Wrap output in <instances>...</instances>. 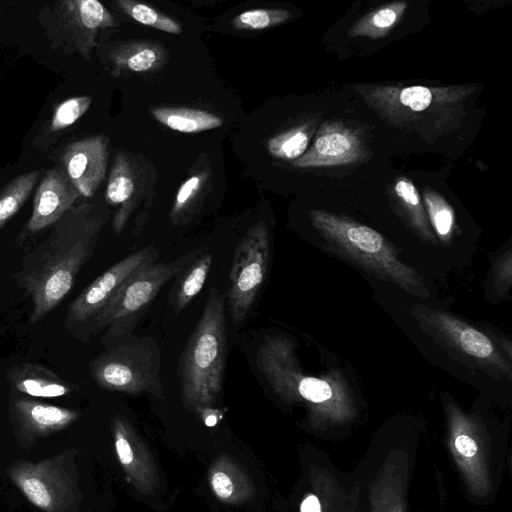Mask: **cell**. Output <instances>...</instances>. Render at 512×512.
I'll return each mask as SVG.
<instances>
[{
  "instance_id": "cell-23",
  "label": "cell",
  "mask_w": 512,
  "mask_h": 512,
  "mask_svg": "<svg viewBox=\"0 0 512 512\" xmlns=\"http://www.w3.org/2000/svg\"><path fill=\"white\" fill-rule=\"evenodd\" d=\"M394 194L411 225L426 240L434 241L420 195L412 181L407 177H399L394 185Z\"/></svg>"
},
{
  "instance_id": "cell-27",
  "label": "cell",
  "mask_w": 512,
  "mask_h": 512,
  "mask_svg": "<svg viewBox=\"0 0 512 512\" xmlns=\"http://www.w3.org/2000/svg\"><path fill=\"white\" fill-rule=\"evenodd\" d=\"M158 56L154 47L140 45L130 49H112L110 57L119 69L125 67L133 72H145L152 69Z\"/></svg>"
},
{
  "instance_id": "cell-30",
  "label": "cell",
  "mask_w": 512,
  "mask_h": 512,
  "mask_svg": "<svg viewBox=\"0 0 512 512\" xmlns=\"http://www.w3.org/2000/svg\"><path fill=\"white\" fill-rule=\"evenodd\" d=\"M231 470L232 468L228 464L221 465V467L217 465L210 477L214 493L225 501H236L238 498H243V492L238 489L241 484L234 483Z\"/></svg>"
},
{
  "instance_id": "cell-6",
  "label": "cell",
  "mask_w": 512,
  "mask_h": 512,
  "mask_svg": "<svg viewBox=\"0 0 512 512\" xmlns=\"http://www.w3.org/2000/svg\"><path fill=\"white\" fill-rule=\"evenodd\" d=\"M160 359L154 338L128 336L92 360L90 373L103 389L134 396L148 393L164 399Z\"/></svg>"
},
{
  "instance_id": "cell-12",
  "label": "cell",
  "mask_w": 512,
  "mask_h": 512,
  "mask_svg": "<svg viewBox=\"0 0 512 512\" xmlns=\"http://www.w3.org/2000/svg\"><path fill=\"white\" fill-rule=\"evenodd\" d=\"M368 151L359 133L342 122H324L311 148L294 160L300 168L344 165L364 160Z\"/></svg>"
},
{
  "instance_id": "cell-29",
  "label": "cell",
  "mask_w": 512,
  "mask_h": 512,
  "mask_svg": "<svg viewBox=\"0 0 512 512\" xmlns=\"http://www.w3.org/2000/svg\"><path fill=\"white\" fill-rule=\"evenodd\" d=\"M290 16L286 9H252L235 17L232 25L236 29L260 30L285 22Z\"/></svg>"
},
{
  "instance_id": "cell-18",
  "label": "cell",
  "mask_w": 512,
  "mask_h": 512,
  "mask_svg": "<svg viewBox=\"0 0 512 512\" xmlns=\"http://www.w3.org/2000/svg\"><path fill=\"white\" fill-rule=\"evenodd\" d=\"M161 124L183 133H196L222 125V119L207 111L191 108L160 107L151 110Z\"/></svg>"
},
{
  "instance_id": "cell-24",
  "label": "cell",
  "mask_w": 512,
  "mask_h": 512,
  "mask_svg": "<svg viewBox=\"0 0 512 512\" xmlns=\"http://www.w3.org/2000/svg\"><path fill=\"white\" fill-rule=\"evenodd\" d=\"M311 128L300 126L271 138L267 147L269 152L280 159L296 160L301 157L310 140Z\"/></svg>"
},
{
  "instance_id": "cell-20",
  "label": "cell",
  "mask_w": 512,
  "mask_h": 512,
  "mask_svg": "<svg viewBox=\"0 0 512 512\" xmlns=\"http://www.w3.org/2000/svg\"><path fill=\"white\" fill-rule=\"evenodd\" d=\"M212 261L213 255L211 253H205L197 257L179 278L173 290V300H171L175 314L182 312L202 290Z\"/></svg>"
},
{
  "instance_id": "cell-15",
  "label": "cell",
  "mask_w": 512,
  "mask_h": 512,
  "mask_svg": "<svg viewBox=\"0 0 512 512\" xmlns=\"http://www.w3.org/2000/svg\"><path fill=\"white\" fill-rule=\"evenodd\" d=\"M7 381L17 392L40 398H56L70 394L76 386L45 366L24 362L7 371Z\"/></svg>"
},
{
  "instance_id": "cell-10",
  "label": "cell",
  "mask_w": 512,
  "mask_h": 512,
  "mask_svg": "<svg viewBox=\"0 0 512 512\" xmlns=\"http://www.w3.org/2000/svg\"><path fill=\"white\" fill-rule=\"evenodd\" d=\"M9 474L28 500L45 512H64L73 500L72 481L56 459L17 463Z\"/></svg>"
},
{
  "instance_id": "cell-33",
  "label": "cell",
  "mask_w": 512,
  "mask_h": 512,
  "mask_svg": "<svg viewBox=\"0 0 512 512\" xmlns=\"http://www.w3.org/2000/svg\"><path fill=\"white\" fill-rule=\"evenodd\" d=\"M301 512H321L319 500L314 495L307 496L301 504Z\"/></svg>"
},
{
  "instance_id": "cell-8",
  "label": "cell",
  "mask_w": 512,
  "mask_h": 512,
  "mask_svg": "<svg viewBox=\"0 0 512 512\" xmlns=\"http://www.w3.org/2000/svg\"><path fill=\"white\" fill-rule=\"evenodd\" d=\"M269 262L267 227L258 222L238 242L233 254L227 295L234 325H240L253 307L266 280Z\"/></svg>"
},
{
  "instance_id": "cell-9",
  "label": "cell",
  "mask_w": 512,
  "mask_h": 512,
  "mask_svg": "<svg viewBox=\"0 0 512 512\" xmlns=\"http://www.w3.org/2000/svg\"><path fill=\"white\" fill-rule=\"evenodd\" d=\"M158 256L156 248L146 246L108 268L71 302L65 327L72 331L80 325L88 324L132 274L156 262Z\"/></svg>"
},
{
  "instance_id": "cell-16",
  "label": "cell",
  "mask_w": 512,
  "mask_h": 512,
  "mask_svg": "<svg viewBox=\"0 0 512 512\" xmlns=\"http://www.w3.org/2000/svg\"><path fill=\"white\" fill-rule=\"evenodd\" d=\"M432 316L439 330L466 354L496 364L501 362L491 340L485 334L447 315L436 313Z\"/></svg>"
},
{
  "instance_id": "cell-19",
  "label": "cell",
  "mask_w": 512,
  "mask_h": 512,
  "mask_svg": "<svg viewBox=\"0 0 512 512\" xmlns=\"http://www.w3.org/2000/svg\"><path fill=\"white\" fill-rule=\"evenodd\" d=\"M134 192V182L128 174L126 163L115 160L108 184L106 187L105 199L111 205H120L116 212L112 227L115 233L119 234L128 221V201Z\"/></svg>"
},
{
  "instance_id": "cell-34",
  "label": "cell",
  "mask_w": 512,
  "mask_h": 512,
  "mask_svg": "<svg viewBox=\"0 0 512 512\" xmlns=\"http://www.w3.org/2000/svg\"><path fill=\"white\" fill-rule=\"evenodd\" d=\"M217 419L215 414H208L205 416L204 421L207 426H214L217 423Z\"/></svg>"
},
{
  "instance_id": "cell-1",
  "label": "cell",
  "mask_w": 512,
  "mask_h": 512,
  "mask_svg": "<svg viewBox=\"0 0 512 512\" xmlns=\"http://www.w3.org/2000/svg\"><path fill=\"white\" fill-rule=\"evenodd\" d=\"M104 222L103 215L93 213L90 203L74 205L50 227L48 236L24 255L13 278L32 300L30 323L42 320L71 291L94 253Z\"/></svg>"
},
{
  "instance_id": "cell-31",
  "label": "cell",
  "mask_w": 512,
  "mask_h": 512,
  "mask_svg": "<svg viewBox=\"0 0 512 512\" xmlns=\"http://www.w3.org/2000/svg\"><path fill=\"white\" fill-rule=\"evenodd\" d=\"M200 185L201 178L196 175L190 177L181 185L171 211V219L174 223L180 222L181 215L187 210L191 200L198 192Z\"/></svg>"
},
{
  "instance_id": "cell-13",
  "label": "cell",
  "mask_w": 512,
  "mask_h": 512,
  "mask_svg": "<svg viewBox=\"0 0 512 512\" xmlns=\"http://www.w3.org/2000/svg\"><path fill=\"white\" fill-rule=\"evenodd\" d=\"M79 197L60 167L47 170L37 185L33 210L25 225V232L35 234L51 227L75 205Z\"/></svg>"
},
{
  "instance_id": "cell-4",
  "label": "cell",
  "mask_w": 512,
  "mask_h": 512,
  "mask_svg": "<svg viewBox=\"0 0 512 512\" xmlns=\"http://www.w3.org/2000/svg\"><path fill=\"white\" fill-rule=\"evenodd\" d=\"M309 217L314 228L344 258L377 277L397 283L414 295L428 296L418 272L405 265L374 229L322 210H311Z\"/></svg>"
},
{
  "instance_id": "cell-14",
  "label": "cell",
  "mask_w": 512,
  "mask_h": 512,
  "mask_svg": "<svg viewBox=\"0 0 512 512\" xmlns=\"http://www.w3.org/2000/svg\"><path fill=\"white\" fill-rule=\"evenodd\" d=\"M10 411L14 426L28 437H41L62 430L80 415L76 410L25 397L15 398Z\"/></svg>"
},
{
  "instance_id": "cell-25",
  "label": "cell",
  "mask_w": 512,
  "mask_h": 512,
  "mask_svg": "<svg viewBox=\"0 0 512 512\" xmlns=\"http://www.w3.org/2000/svg\"><path fill=\"white\" fill-rule=\"evenodd\" d=\"M425 208L437 235L447 242L455 226V214L450 204L435 190H424Z\"/></svg>"
},
{
  "instance_id": "cell-5",
  "label": "cell",
  "mask_w": 512,
  "mask_h": 512,
  "mask_svg": "<svg viewBox=\"0 0 512 512\" xmlns=\"http://www.w3.org/2000/svg\"><path fill=\"white\" fill-rule=\"evenodd\" d=\"M192 251L174 261L152 263L132 274L88 323L90 332L106 329L102 343L111 346L130 336L161 288L197 257Z\"/></svg>"
},
{
  "instance_id": "cell-32",
  "label": "cell",
  "mask_w": 512,
  "mask_h": 512,
  "mask_svg": "<svg viewBox=\"0 0 512 512\" xmlns=\"http://www.w3.org/2000/svg\"><path fill=\"white\" fill-rule=\"evenodd\" d=\"M458 452L465 457H472L477 452L475 441L467 435H459L455 440Z\"/></svg>"
},
{
  "instance_id": "cell-17",
  "label": "cell",
  "mask_w": 512,
  "mask_h": 512,
  "mask_svg": "<svg viewBox=\"0 0 512 512\" xmlns=\"http://www.w3.org/2000/svg\"><path fill=\"white\" fill-rule=\"evenodd\" d=\"M112 423L115 449L120 463L131 478L141 484H146L150 468L146 451L140 448L141 442L124 418L115 417Z\"/></svg>"
},
{
  "instance_id": "cell-26",
  "label": "cell",
  "mask_w": 512,
  "mask_h": 512,
  "mask_svg": "<svg viewBox=\"0 0 512 512\" xmlns=\"http://www.w3.org/2000/svg\"><path fill=\"white\" fill-rule=\"evenodd\" d=\"M117 5L124 13L140 24L172 34H180L182 32L180 25L176 21L146 4L133 0H119Z\"/></svg>"
},
{
  "instance_id": "cell-21",
  "label": "cell",
  "mask_w": 512,
  "mask_h": 512,
  "mask_svg": "<svg viewBox=\"0 0 512 512\" xmlns=\"http://www.w3.org/2000/svg\"><path fill=\"white\" fill-rule=\"evenodd\" d=\"M407 6L408 3L405 1L382 6L356 22L348 34L352 37L382 38L401 20Z\"/></svg>"
},
{
  "instance_id": "cell-11",
  "label": "cell",
  "mask_w": 512,
  "mask_h": 512,
  "mask_svg": "<svg viewBox=\"0 0 512 512\" xmlns=\"http://www.w3.org/2000/svg\"><path fill=\"white\" fill-rule=\"evenodd\" d=\"M108 142L103 135L76 140L65 147L61 170L83 197H91L105 178Z\"/></svg>"
},
{
  "instance_id": "cell-22",
  "label": "cell",
  "mask_w": 512,
  "mask_h": 512,
  "mask_svg": "<svg viewBox=\"0 0 512 512\" xmlns=\"http://www.w3.org/2000/svg\"><path fill=\"white\" fill-rule=\"evenodd\" d=\"M40 175L39 169L20 174L0 191V230L25 204Z\"/></svg>"
},
{
  "instance_id": "cell-28",
  "label": "cell",
  "mask_w": 512,
  "mask_h": 512,
  "mask_svg": "<svg viewBox=\"0 0 512 512\" xmlns=\"http://www.w3.org/2000/svg\"><path fill=\"white\" fill-rule=\"evenodd\" d=\"M91 100L90 96L84 95L60 102L53 111L48 132H59L74 124L88 110Z\"/></svg>"
},
{
  "instance_id": "cell-7",
  "label": "cell",
  "mask_w": 512,
  "mask_h": 512,
  "mask_svg": "<svg viewBox=\"0 0 512 512\" xmlns=\"http://www.w3.org/2000/svg\"><path fill=\"white\" fill-rule=\"evenodd\" d=\"M41 23L55 49L77 52L89 61L101 29L116 25L113 16L97 0H59L48 7Z\"/></svg>"
},
{
  "instance_id": "cell-2",
  "label": "cell",
  "mask_w": 512,
  "mask_h": 512,
  "mask_svg": "<svg viewBox=\"0 0 512 512\" xmlns=\"http://www.w3.org/2000/svg\"><path fill=\"white\" fill-rule=\"evenodd\" d=\"M476 88L360 85L356 91L394 128L434 140L459 128L468 99Z\"/></svg>"
},
{
  "instance_id": "cell-3",
  "label": "cell",
  "mask_w": 512,
  "mask_h": 512,
  "mask_svg": "<svg viewBox=\"0 0 512 512\" xmlns=\"http://www.w3.org/2000/svg\"><path fill=\"white\" fill-rule=\"evenodd\" d=\"M226 355L224 298L212 287L179 361L180 394L187 410L204 411L216 404L223 390Z\"/></svg>"
}]
</instances>
